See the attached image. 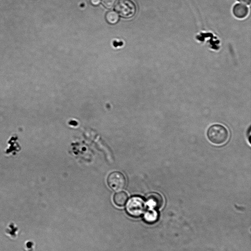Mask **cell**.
<instances>
[{"mask_svg":"<svg viewBox=\"0 0 251 251\" xmlns=\"http://www.w3.org/2000/svg\"><path fill=\"white\" fill-rule=\"evenodd\" d=\"M207 136L208 140L213 144L223 145L227 141L229 132L224 126L215 124L209 127L207 132Z\"/></svg>","mask_w":251,"mask_h":251,"instance_id":"1","label":"cell"},{"mask_svg":"<svg viewBox=\"0 0 251 251\" xmlns=\"http://www.w3.org/2000/svg\"><path fill=\"white\" fill-rule=\"evenodd\" d=\"M145 209V203L139 197L131 198L127 202L126 210L127 213L134 217H137L143 213Z\"/></svg>","mask_w":251,"mask_h":251,"instance_id":"2","label":"cell"},{"mask_svg":"<svg viewBox=\"0 0 251 251\" xmlns=\"http://www.w3.org/2000/svg\"><path fill=\"white\" fill-rule=\"evenodd\" d=\"M115 9L117 13L126 18L133 17L136 10L135 4L131 0H119Z\"/></svg>","mask_w":251,"mask_h":251,"instance_id":"3","label":"cell"},{"mask_svg":"<svg viewBox=\"0 0 251 251\" xmlns=\"http://www.w3.org/2000/svg\"><path fill=\"white\" fill-rule=\"evenodd\" d=\"M109 187L114 191H120L125 188L126 180L123 174L115 171L110 173L107 179Z\"/></svg>","mask_w":251,"mask_h":251,"instance_id":"4","label":"cell"},{"mask_svg":"<svg viewBox=\"0 0 251 251\" xmlns=\"http://www.w3.org/2000/svg\"><path fill=\"white\" fill-rule=\"evenodd\" d=\"M147 204L150 209H159L163 205V200L159 194L152 193L150 194L147 197Z\"/></svg>","mask_w":251,"mask_h":251,"instance_id":"5","label":"cell"},{"mask_svg":"<svg viewBox=\"0 0 251 251\" xmlns=\"http://www.w3.org/2000/svg\"><path fill=\"white\" fill-rule=\"evenodd\" d=\"M232 14L234 16L238 19L246 18L249 13V7L245 4L237 3L232 7Z\"/></svg>","mask_w":251,"mask_h":251,"instance_id":"6","label":"cell"},{"mask_svg":"<svg viewBox=\"0 0 251 251\" xmlns=\"http://www.w3.org/2000/svg\"><path fill=\"white\" fill-rule=\"evenodd\" d=\"M128 199L127 194L124 191L115 193L113 196L114 203L118 206L121 207L126 203Z\"/></svg>","mask_w":251,"mask_h":251,"instance_id":"7","label":"cell"},{"mask_svg":"<svg viewBox=\"0 0 251 251\" xmlns=\"http://www.w3.org/2000/svg\"><path fill=\"white\" fill-rule=\"evenodd\" d=\"M158 213L155 209H149L144 215L145 220L148 223H153L158 218Z\"/></svg>","mask_w":251,"mask_h":251,"instance_id":"8","label":"cell"},{"mask_svg":"<svg viewBox=\"0 0 251 251\" xmlns=\"http://www.w3.org/2000/svg\"><path fill=\"white\" fill-rule=\"evenodd\" d=\"M105 19L109 24H115L118 22L119 17L118 13L115 11H109L106 14Z\"/></svg>","mask_w":251,"mask_h":251,"instance_id":"9","label":"cell"},{"mask_svg":"<svg viewBox=\"0 0 251 251\" xmlns=\"http://www.w3.org/2000/svg\"><path fill=\"white\" fill-rule=\"evenodd\" d=\"M102 4L107 8H112L115 4L117 0H100Z\"/></svg>","mask_w":251,"mask_h":251,"instance_id":"10","label":"cell"},{"mask_svg":"<svg viewBox=\"0 0 251 251\" xmlns=\"http://www.w3.org/2000/svg\"><path fill=\"white\" fill-rule=\"evenodd\" d=\"M239 2L245 4L249 5L251 4V0H237Z\"/></svg>","mask_w":251,"mask_h":251,"instance_id":"11","label":"cell"},{"mask_svg":"<svg viewBox=\"0 0 251 251\" xmlns=\"http://www.w3.org/2000/svg\"><path fill=\"white\" fill-rule=\"evenodd\" d=\"M91 3L95 6L98 5L100 2V0H90Z\"/></svg>","mask_w":251,"mask_h":251,"instance_id":"12","label":"cell"},{"mask_svg":"<svg viewBox=\"0 0 251 251\" xmlns=\"http://www.w3.org/2000/svg\"><path fill=\"white\" fill-rule=\"evenodd\" d=\"M10 227L11 228V232H9V233L12 236H15V232L17 230V229L15 227H13V226H12V225L10 226Z\"/></svg>","mask_w":251,"mask_h":251,"instance_id":"13","label":"cell"}]
</instances>
